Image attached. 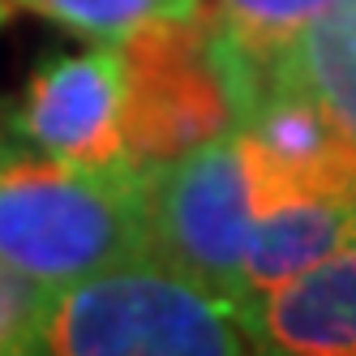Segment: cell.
Masks as SVG:
<instances>
[{"instance_id": "6da1fadb", "label": "cell", "mask_w": 356, "mask_h": 356, "mask_svg": "<svg viewBox=\"0 0 356 356\" xmlns=\"http://www.w3.org/2000/svg\"><path fill=\"white\" fill-rule=\"evenodd\" d=\"M146 258V168H73L17 150L0 163V262L47 288Z\"/></svg>"}, {"instance_id": "7a4b0ae2", "label": "cell", "mask_w": 356, "mask_h": 356, "mask_svg": "<svg viewBox=\"0 0 356 356\" xmlns=\"http://www.w3.org/2000/svg\"><path fill=\"white\" fill-rule=\"evenodd\" d=\"M31 352L52 356H241L253 339L232 300L155 258L47 292Z\"/></svg>"}, {"instance_id": "3957f363", "label": "cell", "mask_w": 356, "mask_h": 356, "mask_svg": "<svg viewBox=\"0 0 356 356\" xmlns=\"http://www.w3.org/2000/svg\"><path fill=\"white\" fill-rule=\"evenodd\" d=\"M253 219L258 193L236 134L146 168V258L232 300L236 314Z\"/></svg>"}, {"instance_id": "277c9868", "label": "cell", "mask_w": 356, "mask_h": 356, "mask_svg": "<svg viewBox=\"0 0 356 356\" xmlns=\"http://www.w3.org/2000/svg\"><path fill=\"white\" fill-rule=\"evenodd\" d=\"M124 60V146L150 168L236 134V90L219 35L207 17L155 22L120 39Z\"/></svg>"}, {"instance_id": "5b68a950", "label": "cell", "mask_w": 356, "mask_h": 356, "mask_svg": "<svg viewBox=\"0 0 356 356\" xmlns=\"http://www.w3.org/2000/svg\"><path fill=\"white\" fill-rule=\"evenodd\" d=\"M17 142L73 168L134 163L124 146V60L120 43L47 56L13 112Z\"/></svg>"}, {"instance_id": "8992f818", "label": "cell", "mask_w": 356, "mask_h": 356, "mask_svg": "<svg viewBox=\"0 0 356 356\" xmlns=\"http://www.w3.org/2000/svg\"><path fill=\"white\" fill-rule=\"evenodd\" d=\"M245 330L253 352L356 356V245L258 296Z\"/></svg>"}, {"instance_id": "52a82bcc", "label": "cell", "mask_w": 356, "mask_h": 356, "mask_svg": "<svg viewBox=\"0 0 356 356\" xmlns=\"http://www.w3.org/2000/svg\"><path fill=\"white\" fill-rule=\"evenodd\" d=\"M266 86H288L314 99L356 146V0H330L284 52L258 56L253 104Z\"/></svg>"}, {"instance_id": "ba28073f", "label": "cell", "mask_w": 356, "mask_h": 356, "mask_svg": "<svg viewBox=\"0 0 356 356\" xmlns=\"http://www.w3.org/2000/svg\"><path fill=\"white\" fill-rule=\"evenodd\" d=\"M13 5L35 9L47 22L95 43H120L155 22H189L202 13L197 0H13Z\"/></svg>"}, {"instance_id": "9c48e42d", "label": "cell", "mask_w": 356, "mask_h": 356, "mask_svg": "<svg viewBox=\"0 0 356 356\" xmlns=\"http://www.w3.org/2000/svg\"><path fill=\"white\" fill-rule=\"evenodd\" d=\"M211 26L253 56H275L309 26L330 0H197Z\"/></svg>"}, {"instance_id": "30bf717a", "label": "cell", "mask_w": 356, "mask_h": 356, "mask_svg": "<svg viewBox=\"0 0 356 356\" xmlns=\"http://www.w3.org/2000/svg\"><path fill=\"white\" fill-rule=\"evenodd\" d=\"M47 292H52L47 284L13 270L9 262H0V356L31 352Z\"/></svg>"}, {"instance_id": "8fae6325", "label": "cell", "mask_w": 356, "mask_h": 356, "mask_svg": "<svg viewBox=\"0 0 356 356\" xmlns=\"http://www.w3.org/2000/svg\"><path fill=\"white\" fill-rule=\"evenodd\" d=\"M9 129H13V124H5V120H0V163H9V159L17 155V146H13Z\"/></svg>"}, {"instance_id": "7c38bea8", "label": "cell", "mask_w": 356, "mask_h": 356, "mask_svg": "<svg viewBox=\"0 0 356 356\" xmlns=\"http://www.w3.org/2000/svg\"><path fill=\"white\" fill-rule=\"evenodd\" d=\"M9 17H13V0H0V26H5Z\"/></svg>"}]
</instances>
